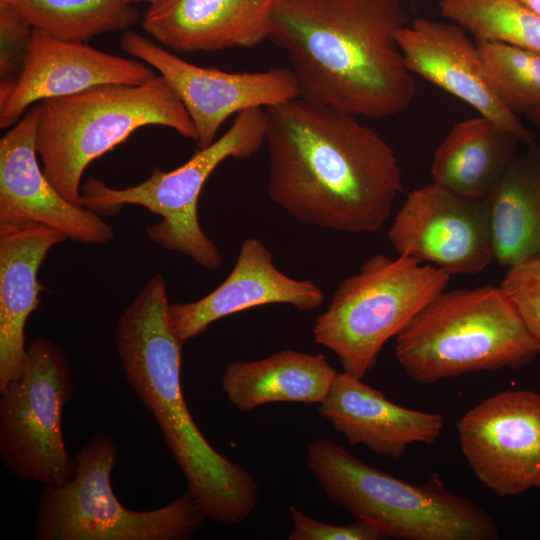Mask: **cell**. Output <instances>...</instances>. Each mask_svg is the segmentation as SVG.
I'll use <instances>...</instances> for the list:
<instances>
[{
  "instance_id": "cell-18",
  "label": "cell",
  "mask_w": 540,
  "mask_h": 540,
  "mask_svg": "<svg viewBox=\"0 0 540 540\" xmlns=\"http://www.w3.org/2000/svg\"><path fill=\"white\" fill-rule=\"evenodd\" d=\"M278 0H154L143 29L178 53L252 48L267 40Z\"/></svg>"
},
{
  "instance_id": "cell-19",
  "label": "cell",
  "mask_w": 540,
  "mask_h": 540,
  "mask_svg": "<svg viewBox=\"0 0 540 540\" xmlns=\"http://www.w3.org/2000/svg\"><path fill=\"white\" fill-rule=\"evenodd\" d=\"M318 412L349 445L401 458L414 443L432 444L441 435L443 418L402 407L380 390L345 372L338 373Z\"/></svg>"
},
{
  "instance_id": "cell-9",
  "label": "cell",
  "mask_w": 540,
  "mask_h": 540,
  "mask_svg": "<svg viewBox=\"0 0 540 540\" xmlns=\"http://www.w3.org/2000/svg\"><path fill=\"white\" fill-rule=\"evenodd\" d=\"M74 458L71 479L44 486L34 527L37 540H187L206 518L188 491L155 510L125 507L111 485L118 449L103 433Z\"/></svg>"
},
{
  "instance_id": "cell-13",
  "label": "cell",
  "mask_w": 540,
  "mask_h": 540,
  "mask_svg": "<svg viewBox=\"0 0 540 540\" xmlns=\"http://www.w3.org/2000/svg\"><path fill=\"white\" fill-rule=\"evenodd\" d=\"M388 239L399 255L450 276L479 273L494 260L484 199L464 197L433 182L408 194Z\"/></svg>"
},
{
  "instance_id": "cell-30",
  "label": "cell",
  "mask_w": 540,
  "mask_h": 540,
  "mask_svg": "<svg viewBox=\"0 0 540 540\" xmlns=\"http://www.w3.org/2000/svg\"><path fill=\"white\" fill-rule=\"evenodd\" d=\"M530 10L540 16V0H519Z\"/></svg>"
},
{
  "instance_id": "cell-16",
  "label": "cell",
  "mask_w": 540,
  "mask_h": 540,
  "mask_svg": "<svg viewBox=\"0 0 540 540\" xmlns=\"http://www.w3.org/2000/svg\"><path fill=\"white\" fill-rule=\"evenodd\" d=\"M407 68L476 109L480 115L515 134L522 144H538L518 115L492 89L478 45L460 25L416 18L398 34Z\"/></svg>"
},
{
  "instance_id": "cell-26",
  "label": "cell",
  "mask_w": 540,
  "mask_h": 540,
  "mask_svg": "<svg viewBox=\"0 0 540 540\" xmlns=\"http://www.w3.org/2000/svg\"><path fill=\"white\" fill-rule=\"evenodd\" d=\"M485 75L501 102L516 115L540 109V55L514 46L477 42Z\"/></svg>"
},
{
  "instance_id": "cell-11",
  "label": "cell",
  "mask_w": 540,
  "mask_h": 540,
  "mask_svg": "<svg viewBox=\"0 0 540 540\" xmlns=\"http://www.w3.org/2000/svg\"><path fill=\"white\" fill-rule=\"evenodd\" d=\"M121 47L166 79L196 128L198 149L211 145L219 128L233 114L299 97L291 68L231 73L200 67L134 31L124 32Z\"/></svg>"
},
{
  "instance_id": "cell-12",
  "label": "cell",
  "mask_w": 540,
  "mask_h": 540,
  "mask_svg": "<svg viewBox=\"0 0 540 540\" xmlns=\"http://www.w3.org/2000/svg\"><path fill=\"white\" fill-rule=\"evenodd\" d=\"M460 448L476 478L500 497L536 487L540 478V394L497 393L457 422Z\"/></svg>"
},
{
  "instance_id": "cell-4",
  "label": "cell",
  "mask_w": 540,
  "mask_h": 540,
  "mask_svg": "<svg viewBox=\"0 0 540 540\" xmlns=\"http://www.w3.org/2000/svg\"><path fill=\"white\" fill-rule=\"evenodd\" d=\"M149 125L171 128L197 142L185 106L160 74L138 85H99L40 102L36 151L56 190L82 206L80 182L90 162Z\"/></svg>"
},
{
  "instance_id": "cell-33",
  "label": "cell",
  "mask_w": 540,
  "mask_h": 540,
  "mask_svg": "<svg viewBox=\"0 0 540 540\" xmlns=\"http://www.w3.org/2000/svg\"><path fill=\"white\" fill-rule=\"evenodd\" d=\"M536 487H539V488H540V478H539L538 481H537Z\"/></svg>"
},
{
  "instance_id": "cell-2",
  "label": "cell",
  "mask_w": 540,
  "mask_h": 540,
  "mask_svg": "<svg viewBox=\"0 0 540 540\" xmlns=\"http://www.w3.org/2000/svg\"><path fill=\"white\" fill-rule=\"evenodd\" d=\"M410 22L403 0H278L267 40L285 51L300 97L379 119L415 94L398 43Z\"/></svg>"
},
{
  "instance_id": "cell-8",
  "label": "cell",
  "mask_w": 540,
  "mask_h": 540,
  "mask_svg": "<svg viewBox=\"0 0 540 540\" xmlns=\"http://www.w3.org/2000/svg\"><path fill=\"white\" fill-rule=\"evenodd\" d=\"M266 114L253 108L237 114L231 127L211 145L172 171L154 168L145 181L122 189L90 177L82 186L81 204L97 214L111 215L124 205L147 208L161 219L146 228L149 240L189 257L207 270L223 258L198 219V199L208 177L227 158L247 159L265 143Z\"/></svg>"
},
{
  "instance_id": "cell-6",
  "label": "cell",
  "mask_w": 540,
  "mask_h": 540,
  "mask_svg": "<svg viewBox=\"0 0 540 540\" xmlns=\"http://www.w3.org/2000/svg\"><path fill=\"white\" fill-rule=\"evenodd\" d=\"M540 348L500 286L442 291L396 336L395 355L421 384L519 368Z\"/></svg>"
},
{
  "instance_id": "cell-17",
  "label": "cell",
  "mask_w": 540,
  "mask_h": 540,
  "mask_svg": "<svg viewBox=\"0 0 540 540\" xmlns=\"http://www.w3.org/2000/svg\"><path fill=\"white\" fill-rule=\"evenodd\" d=\"M324 301V293L313 281L282 273L273 256L258 238L243 241L230 274L203 298L170 303L171 326L184 342L198 337L218 319L256 306L289 304L312 310Z\"/></svg>"
},
{
  "instance_id": "cell-20",
  "label": "cell",
  "mask_w": 540,
  "mask_h": 540,
  "mask_svg": "<svg viewBox=\"0 0 540 540\" xmlns=\"http://www.w3.org/2000/svg\"><path fill=\"white\" fill-rule=\"evenodd\" d=\"M66 239L38 223L0 226V391L24 367L26 322L45 289L38 281L39 268L49 250Z\"/></svg>"
},
{
  "instance_id": "cell-21",
  "label": "cell",
  "mask_w": 540,
  "mask_h": 540,
  "mask_svg": "<svg viewBox=\"0 0 540 540\" xmlns=\"http://www.w3.org/2000/svg\"><path fill=\"white\" fill-rule=\"evenodd\" d=\"M338 372L322 354L281 350L253 361H233L222 376L228 401L241 412L275 402L320 404Z\"/></svg>"
},
{
  "instance_id": "cell-28",
  "label": "cell",
  "mask_w": 540,
  "mask_h": 540,
  "mask_svg": "<svg viewBox=\"0 0 540 540\" xmlns=\"http://www.w3.org/2000/svg\"><path fill=\"white\" fill-rule=\"evenodd\" d=\"M292 530L289 540H382L385 536L375 526L365 521L337 525L315 520L296 506H289Z\"/></svg>"
},
{
  "instance_id": "cell-32",
  "label": "cell",
  "mask_w": 540,
  "mask_h": 540,
  "mask_svg": "<svg viewBox=\"0 0 540 540\" xmlns=\"http://www.w3.org/2000/svg\"><path fill=\"white\" fill-rule=\"evenodd\" d=\"M127 2L133 4V3H137V2H147V3H151L152 1L154 0H126Z\"/></svg>"
},
{
  "instance_id": "cell-27",
  "label": "cell",
  "mask_w": 540,
  "mask_h": 540,
  "mask_svg": "<svg viewBox=\"0 0 540 540\" xmlns=\"http://www.w3.org/2000/svg\"><path fill=\"white\" fill-rule=\"evenodd\" d=\"M508 268L500 287L540 348V257Z\"/></svg>"
},
{
  "instance_id": "cell-23",
  "label": "cell",
  "mask_w": 540,
  "mask_h": 540,
  "mask_svg": "<svg viewBox=\"0 0 540 540\" xmlns=\"http://www.w3.org/2000/svg\"><path fill=\"white\" fill-rule=\"evenodd\" d=\"M494 259L510 267L540 257V145L526 146L484 198Z\"/></svg>"
},
{
  "instance_id": "cell-10",
  "label": "cell",
  "mask_w": 540,
  "mask_h": 540,
  "mask_svg": "<svg viewBox=\"0 0 540 540\" xmlns=\"http://www.w3.org/2000/svg\"><path fill=\"white\" fill-rule=\"evenodd\" d=\"M74 387L70 361L53 341L29 343L19 377L0 391V453L7 471L44 486L63 484L74 474L62 413Z\"/></svg>"
},
{
  "instance_id": "cell-5",
  "label": "cell",
  "mask_w": 540,
  "mask_h": 540,
  "mask_svg": "<svg viewBox=\"0 0 540 540\" xmlns=\"http://www.w3.org/2000/svg\"><path fill=\"white\" fill-rule=\"evenodd\" d=\"M306 467L326 496L385 538L399 540H496L493 518L472 499L449 491L433 474L414 484L356 458L328 440L307 448Z\"/></svg>"
},
{
  "instance_id": "cell-7",
  "label": "cell",
  "mask_w": 540,
  "mask_h": 540,
  "mask_svg": "<svg viewBox=\"0 0 540 540\" xmlns=\"http://www.w3.org/2000/svg\"><path fill=\"white\" fill-rule=\"evenodd\" d=\"M450 275L413 257L375 254L338 285L313 325L315 341L332 351L343 372L362 379L384 344L439 293Z\"/></svg>"
},
{
  "instance_id": "cell-25",
  "label": "cell",
  "mask_w": 540,
  "mask_h": 540,
  "mask_svg": "<svg viewBox=\"0 0 540 540\" xmlns=\"http://www.w3.org/2000/svg\"><path fill=\"white\" fill-rule=\"evenodd\" d=\"M441 14L477 42L501 43L540 55V16L519 0H439Z\"/></svg>"
},
{
  "instance_id": "cell-3",
  "label": "cell",
  "mask_w": 540,
  "mask_h": 540,
  "mask_svg": "<svg viewBox=\"0 0 540 540\" xmlns=\"http://www.w3.org/2000/svg\"><path fill=\"white\" fill-rule=\"evenodd\" d=\"M169 306L165 279L155 274L119 317L115 348L127 382L158 423L205 517L239 524L257 505L258 485L207 441L189 412L181 386L184 341L171 326Z\"/></svg>"
},
{
  "instance_id": "cell-29",
  "label": "cell",
  "mask_w": 540,
  "mask_h": 540,
  "mask_svg": "<svg viewBox=\"0 0 540 540\" xmlns=\"http://www.w3.org/2000/svg\"><path fill=\"white\" fill-rule=\"evenodd\" d=\"M33 28L15 13L0 7V76L1 82L17 77L23 68Z\"/></svg>"
},
{
  "instance_id": "cell-15",
  "label": "cell",
  "mask_w": 540,
  "mask_h": 540,
  "mask_svg": "<svg viewBox=\"0 0 540 540\" xmlns=\"http://www.w3.org/2000/svg\"><path fill=\"white\" fill-rule=\"evenodd\" d=\"M39 115L40 104L0 139V226L38 223L81 243L111 241L113 227L96 212L67 201L44 174L35 143Z\"/></svg>"
},
{
  "instance_id": "cell-1",
  "label": "cell",
  "mask_w": 540,
  "mask_h": 540,
  "mask_svg": "<svg viewBox=\"0 0 540 540\" xmlns=\"http://www.w3.org/2000/svg\"><path fill=\"white\" fill-rule=\"evenodd\" d=\"M264 109L269 199L302 223L380 229L403 188L391 145L357 116L300 96Z\"/></svg>"
},
{
  "instance_id": "cell-31",
  "label": "cell",
  "mask_w": 540,
  "mask_h": 540,
  "mask_svg": "<svg viewBox=\"0 0 540 540\" xmlns=\"http://www.w3.org/2000/svg\"><path fill=\"white\" fill-rule=\"evenodd\" d=\"M526 117L530 119L533 123H535L537 126H540V109L531 112Z\"/></svg>"
},
{
  "instance_id": "cell-14",
  "label": "cell",
  "mask_w": 540,
  "mask_h": 540,
  "mask_svg": "<svg viewBox=\"0 0 540 540\" xmlns=\"http://www.w3.org/2000/svg\"><path fill=\"white\" fill-rule=\"evenodd\" d=\"M156 76L148 64L33 29L22 70L0 82V127L14 126L35 102L105 84H142Z\"/></svg>"
},
{
  "instance_id": "cell-24",
  "label": "cell",
  "mask_w": 540,
  "mask_h": 540,
  "mask_svg": "<svg viewBox=\"0 0 540 540\" xmlns=\"http://www.w3.org/2000/svg\"><path fill=\"white\" fill-rule=\"evenodd\" d=\"M33 29L60 40L86 42L126 30L139 19L126 0H0Z\"/></svg>"
},
{
  "instance_id": "cell-22",
  "label": "cell",
  "mask_w": 540,
  "mask_h": 540,
  "mask_svg": "<svg viewBox=\"0 0 540 540\" xmlns=\"http://www.w3.org/2000/svg\"><path fill=\"white\" fill-rule=\"evenodd\" d=\"M512 132L479 115L453 126L437 147L433 183L472 199H484L520 152Z\"/></svg>"
}]
</instances>
